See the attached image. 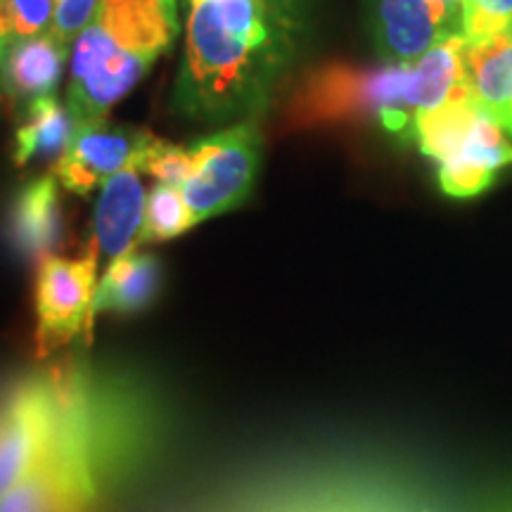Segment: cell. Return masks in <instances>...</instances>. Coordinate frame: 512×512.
<instances>
[{
    "label": "cell",
    "instance_id": "cell-7",
    "mask_svg": "<svg viewBox=\"0 0 512 512\" xmlns=\"http://www.w3.org/2000/svg\"><path fill=\"white\" fill-rule=\"evenodd\" d=\"M0 512H95V484L74 401L55 446L31 475L0 496Z\"/></svg>",
    "mask_w": 512,
    "mask_h": 512
},
{
    "label": "cell",
    "instance_id": "cell-13",
    "mask_svg": "<svg viewBox=\"0 0 512 512\" xmlns=\"http://www.w3.org/2000/svg\"><path fill=\"white\" fill-rule=\"evenodd\" d=\"M62 202L57 176H38L15 192L8 214L12 247L24 259L41 261L62 242Z\"/></svg>",
    "mask_w": 512,
    "mask_h": 512
},
{
    "label": "cell",
    "instance_id": "cell-4",
    "mask_svg": "<svg viewBox=\"0 0 512 512\" xmlns=\"http://www.w3.org/2000/svg\"><path fill=\"white\" fill-rule=\"evenodd\" d=\"M69 392L57 380H27L0 394V496L22 484L60 437Z\"/></svg>",
    "mask_w": 512,
    "mask_h": 512
},
{
    "label": "cell",
    "instance_id": "cell-11",
    "mask_svg": "<svg viewBox=\"0 0 512 512\" xmlns=\"http://www.w3.org/2000/svg\"><path fill=\"white\" fill-rule=\"evenodd\" d=\"M145 188L138 169H124L102 183L100 197L93 214V240L91 247L98 252L100 261L114 259L133 252L140 245L145 221Z\"/></svg>",
    "mask_w": 512,
    "mask_h": 512
},
{
    "label": "cell",
    "instance_id": "cell-19",
    "mask_svg": "<svg viewBox=\"0 0 512 512\" xmlns=\"http://www.w3.org/2000/svg\"><path fill=\"white\" fill-rule=\"evenodd\" d=\"M512 34V0H465L463 36L486 38Z\"/></svg>",
    "mask_w": 512,
    "mask_h": 512
},
{
    "label": "cell",
    "instance_id": "cell-9",
    "mask_svg": "<svg viewBox=\"0 0 512 512\" xmlns=\"http://www.w3.org/2000/svg\"><path fill=\"white\" fill-rule=\"evenodd\" d=\"M155 138L150 131L117 126L107 119L79 124L72 145L55 162L57 181L74 195H88L119 171L138 169Z\"/></svg>",
    "mask_w": 512,
    "mask_h": 512
},
{
    "label": "cell",
    "instance_id": "cell-10",
    "mask_svg": "<svg viewBox=\"0 0 512 512\" xmlns=\"http://www.w3.org/2000/svg\"><path fill=\"white\" fill-rule=\"evenodd\" d=\"M512 164V143L505 138V128L486 110L479 117L475 131L453 157L437 164L439 188L448 197H477L494 185L496 176Z\"/></svg>",
    "mask_w": 512,
    "mask_h": 512
},
{
    "label": "cell",
    "instance_id": "cell-14",
    "mask_svg": "<svg viewBox=\"0 0 512 512\" xmlns=\"http://www.w3.org/2000/svg\"><path fill=\"white\" fill-rule=\"evenodd\" d=\"M463 67L479 105L501 121L512 105V34L465 38Z\"/></svg>",
    "mask_w": 512,
    "mask_h": 512
},
{
    "label": "cell",
    "instance_id": "cell-5",
    "mask_svg": "<svg viewBox=\"0 0 512 512\" xmlns=\"http://www.w3.org/2000/svg\"><path fill=\"white\" fill-rule=\"evenodd\" d=\"M190 152L192 171L181 190L197 223L247 200L261 162V133L254 121H238L211 133L192 143Z\"/></svg>",
    "mask_w": 512,
    "mask_h": 512
},
{
    "label": "cell",
    "instance_id": "cell-20",
    "mask_svg": "<svg viewBox=\"0 0 512 512\" xmlns=\"http://www.w3.org/2000/svg\"><path fill=\"white\" fill-rule=\"evenodd\" d=\"M100 0H60L57 3V15L53 24V34L67 48L74 46L81 29L86 27L88 19L93 17Z\"/></svg>",
    "mask_w": 512,
    "mask_h": 512
},
{
    "label": "cell",
    "instance_id": "cell-18",
    "mask_svg": "<svg viewBox=\"0 0 512 512\" xmlns=\"http://www.w3.org/2000/svg\"><path fill=\"white\" fill-rule=\"evenodd\" d=\"M60 0H0V41L53 31Z\"/></svg>",
    "mask_w": 512,
    "mask_h": 512
},
{
    "label": "cell",
    "instance_id": "cell-12",
    "mask_svg": "<svg viewBox=\"0 0 512 512\" xmlns=\"http://www.w3.org/2000/svg\"><path fill=\"white\" fill-rule=\"evenodd\" d=\"M69 50L53 31L29 38L0 41V91L10 100L29 102L55 95Z\"/></svg>",
    "mask_w": 512,
    "mask_h": 512
},
{
    "label": "cell",
    "instance_id": "cell-21",
    "mask_svg": "<svg viewBox=\"0 0 512 512\" xmlns=\"http://www.w3.org/2000/svg\"><path fill=\"white\" fill-rule=\"evenodd\" d=\"M444 3L448 5V8H451L453 12H456V15L463 19V5H465V0H444Z\"/></svg>",
    "mask_w": 512,
    "mask_h": 512
},
{
    "label": "cell",
    "instance_id": "cell-23",
    "mask_svg": "<svg viewBox=\"0 0 512 512\" xmlns=\"http://www.w3.org/2000/svg\"><path fill=\"white\" fill-rule=\"evenodd\" d=\"M188 3H190V0H188Z\"/></svg>",
    "mask_w": 512,
    "mask_h": 512
},
{
    "label": "cell",
    "instance_id": "cell-16",
    "mask_svg": "<svg viewBox=\"0 0 512 512\" xmlns=\"http://www.w3.org/2000/svg\"><path fill=\"white\" fill-rule=\"evenodd\" d=\"M162 287V266L152 254L128 252L107 266L95 292L98 313H138L157 299Z\"/></svg>",
    "mask_w": 512,
    "mask_h": 512
},
{
    "label": "cell",
    "instance_id": "cell-15",
    "mask_svg": "<svg viewBox=\"0 0 512 512\" xmlns=\"http://www.w3.org/2000/svg\"><path fill=\"white\" fill-rule=\"evenodd\" d=\"M79 131L74 112L55 95H46L24 107V121L15 131L12 159L17 166L60 159Z\"/></svg>",
    "mask_w": 512,
    "mask_h": 512
},
{
    "label": "cell",
    "instance_id": "cell-3",
    "mask_svg": "<svg viewBox=\"0 0 512 512\" xmlns=\"http://www.w3.org/2000/svg\"><path fill=\"white\" fill-rule=\"evenodd\" d=\"M178 34V0H100L72 46L67 107L76 121L107 119Z\"/></svg>",
    "mask_w": 512,
    "mask_h": 512
},
{
    "label": "cell",
    "instance_id": "cell-6",
    "mask_svg": "<svg viewBox=\"0 0 512 512\" xmlns=\"http://www.w3.org/2000/svg\"><path fill=\"white\" fill-rule=\"evenodd\" d=\"M100 256L93 247L86 254L43 256L38 261L34 309L38 356H50L62 347L88 337L95 318Z\"/></svg>",
    "mask_w": 512,
    "mask_h": 512
},
{
    "label": "cell",
    "instance_id": "cell-1",
    "mask_svg": "<svg viewBox=\"0 0 512 512\" xmlns=\"http://www.w3.org/2000/svg\"><path fill=\"white\" fill-rule=\"evenodd\" d=\"M183 60L171 93L200 124L256 121L297 62V0H190Z\"/></svg>",
    "mask_w": 512,
    "mask_h": 512
},
{
    "label": "cell",
    "instance_id": "cell-17",
    "mask_svg": "<svg viewBox=\"0 0 512 512\" xmlns=\"http://www.w3.org/2000/svg\"><path fill=\"white\" fill-rule=\"evenodd\" d=\"M192 226H197V221L192 216L188 202H185L183 190L174 188V185L157 183L147 195L140 245L174 240L178 235L188 233Z\"/></svg>",
    "mask_w": 512,
    "mask_h": 512
},
{
    "label": "cell",
    "instance_id": "cell-24",
    "mask_svg": "<svg viewBox=\"0 0 512 512\" xmlns=\"http://www.w3.org/2000/svg\"><path fill=\"white\" fill-rule=\"evenodd\" d=\"M0 93H3V91H0Z\"/></svg>",
    "mask_w": 512,
    "mask_h": 512
},
{
    "label": "cell",
    "instance_id": "cell-8",
    "mask_svg": "<svg viewBox=\"0 0 512 512\" xmlns=\"http://www.w3.org/2000/svg\"><path fill=\"white\" fill-rule=\"evenodd\" d=\"M368 31L387 64L420 60L451 36H463V19L444 0H366Z\"/></svg>",
    "mask_w": 512,
    "mask_h": 512
},
{
    "label": "cell",
    "instance_id": "cell-22",
    "mask_svg": "<svg viewBox=\"0 0 512 512\" xmlns=\"http://www.w3.org/2000/svg\"><path fill=\"white\" fill-rule=\"evenodd\" d=\"M501 126L505 128V131L510 133V136H512V105H510V110L505 112V117L501 119Z\"/></svg>",
    "mask_w": 512,
    "mask_h": 512
},
{
    "label": "cell",
    "instance_id": "cell-2",
    "mask_svg": "<svg viewBox=\"0 0 512 512\" xmlns=\"http://www.w3.org/2000/svg\"><path fill=\"white\" fill-rule=\"evenodd\" d=\"M463 43L465 36H451L408 64L363 67L344 60L320 62L294 83L285 105L287 124H377L396 138L413 140L418 112L441 105L465 81Z\"/></svg>",
    "mask_w": 512,
    "mask_h": 512
}]
</instances>
